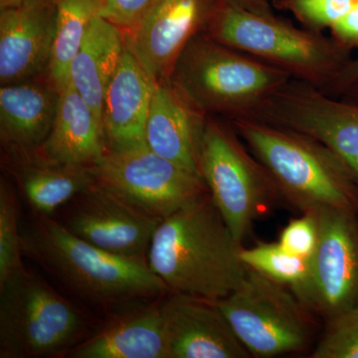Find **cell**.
<instances>
[{
    "instance_id": "6da1fadb",
    "label": "cell",
    "mask_w": 358,
    "mask_h": 358,
    "mask_svg": "<svg viewBox=\"0 0 358 358\" xmlns=\"http://www.w3.org/2000/svg\"><path fill=\"white\" fill-rule=\"evenodd\" d=\"M21 248L24 258L61 289L107 317L171 292L145 261L98 248L75 236L53 216L29 211L21 223Z\"/></svg>"
},
{
    "instance_id": "1f68e13d",
    "label": "cell",
    "mask_w": 358,
    "mask_h": 358,
    "mask_svg": "<svg viewBox=\"0 0 358 358\" xmlns=\"http://www.w3.org/2000/svg\"><path fill=\"white\" fill-rule=\"evenodd\" d=\"M222 1L258 15L275 16L272 3H271L272 0H222Z\"/></svg>"
},
{
    "instance_id": "4fadbf2b",
    "label": "cell",
    "mask_w": 358,
    "mask_h": 358,
    "mask_svg": "<svg viewBox=\"0 0 358 358\" xmlns=\"http://www.w3.org/2000/svg\"><path fill=\"white\" fill-rule=\"evenodd\" d=\"M160 307L169 358L252 357L214 301L169 292Z\"/></svg>"
},
{
    "instance_id": "4316f807",
    "label": "cell",
    "mask_w": 358,
    "mask_h": 358,
    "mask_svg": "<svg viewBox=\"0 0 358 358\" xmlns=\"http://www.w3.org/2000/svg\"><path fill=\"white\" fill-rule=\"evenodd\" d=\"M279 8L293 14L306 29L322 33L334 27L358 0H275Z\"/></svg>"
},
{
    "instance_id": "9a60e30c",
    "label": "cell",
    "mask_w": 358,
    "mask_h": 358,
    "mask_svg": "<svg viewBox=\"0 0 358 358\" xmlns=\"http://www.w3.org/2000/svg\"><path fill=\"white\" fill-rule=\"evenodd\" d=\"M57 0H23L0 9V82L28 81L48 73Z\"/></svg>"
},
{
    "instance_id": "8992f818",
    "label": "cell",
    "mask_w": 358,
    "mask_h": 358,
    "mask_svg": "<svg viewBox=\"0 0 358 358\" xmlns=\"http://www.w3.org/2000/svg\"><path fill=\"white\" fill-rule=\"evenodd\" d=\"M96 327L86 308L33 270L0 285V358L67 357Z\"/></svg>"
},
{
    "instance_id": "9c48e42d",
    "label": "cell",
    "mask_w": 358,
    "mask_h": 358,
    "mask_svg": "<svg viewBox=\"0 0 358 358\" xmlns=\"http://www.w3.org/2000/svg\"><path fill=\"white\" fill-rule=\"evenodd\" d=\"M95 167L98 181L141 210L162 219L209 192L199 176L160 157L147 143L106 150Z\"/></svg>"
},
{
    "instance_id": "e0dca14e",
    "label": "cell",
    "mask_w": 358,
    "mask_h": 358,
    "mask_svg": "<svg viewBox=\"0 0 358 358\" xmlns=\"http://www.w3.org/2000/svg\"><path fill=\"white\" fill-rule=\"evenodd\" d=\"M207 117L171 82L159 83L148 112L145 143L160 157L200 176V150Z\"/></svg>"
},
{
    "instance_id": "cb8c5ba5",
    "label": "cell",
    "mask_w": 358,
    "mask_h": 358,
    "mask_svg": "<svg viewBox=\"0 0 358 358\" xmlns=\"http://www.w3.org/2000/svg\"><path fill=\"white\" fill-rule=\"evenodd\" d=\"M240 257L247 267L291 289L303 305L310 285V260L289 253L278 242H259L251 248L242 247Z\"/></svg>"
},
{
    "instance_id": "8fae6325",
    "label": "cell",
    "mask_w": 358,
    "mask_h": 358,
    "mask_svg": "<svg viewBox=\"0 0 358 358\" xmlns=\"http://www.w3.org/2000/svg\"><path fill=\"white\" fill-rule=\"evenodd\" d=\"M317 211L319 245L303 305L327 322L358 305V213Z\"/></svg>"
},
{
    "instance_id": "ac0fdd59",
    "label": "cell",
    "mask_w": 358,
    "mask_h": 358,
    "mask_svg": "<svg viewBox=\"0 0 358 358\" xmlns=\"http://www.w3.org/2000/svg\"><path fill=\"white\" fill-rule=\"evenodd\" d=\"M126 43L110 80L103 108L107 150H126L145 143V124L157 85Z\"/></svg>"
},
{
    "instance_id": "44dd1931",
    "label": "cell",
    "mask_w": 358,
    "mask_h": 358,
    "mask_svg": "<svg viewBox=\"0 0 358 358\" xmlns=\"http://www.w3.org/2000/svg\"><path fill=\"white\" fill-rule=\"evenodd\" d=\"M106 150L102 124L69 82L60 89L53 126L37 152L50 162L95 164Z\"/></svg>"
},
{
    "instance_id": "277c9868",
    "label": "cell",
    "mask_w": 358,
    "mask_h": 358,
    "mask_svg": "<svg viewBox=\"0 0 358 358\" xmlns=\"http://www.w3.org/2000/svg\"><path fill=\"white\" fill-rule=\"evenodd\" d=\"M291 80L279 68L201 32L179 56L169 81L202 114L232 121L256 117Z\"/></svg>"
},
{
    "instance_id": "5bb4252c",
    "label": "cell",
    "mask_w": 358,
    "mask_h": 358,
    "mask_svg": "<svg viewBox=\"0 0 358 358\" xmlns=\"http://www.w3.org/2000/svg\"><path fill=\"white\" fill-rule=\"evenodd\" d=\"M281 126L324 143L341 157L358 183V103L305 83L289 87L278 109Z\"/></svg>"
},
{
    "instance_id": "3957f363",
    "label": "cell",
    "mask_w": 358,
    "mask_h": 358,
    "mask_svg": "<svg viewBox=\"0 0 358 358\" xmlns=\"http://www.w3.org/2000/svg\"><path fill=\"white\" fill-rule=\"evenodd\" d=\"M267 169L282 199L301 212L358 213V183L345 160L320 141L254 117L228 121Z\"/></svg>"
},
{
    "instance_id": "83f0119b",
    "label": "cell",
    "mask_w": 358,
    "mask_h": 358,
    "mask_svg": "<svg viewBox=\"0 0 358 358\" xmlns=\"http://www.w3.org/2000/svg\"><path fill=\"white\" fill-rule=\"evenodd\" d=\"M319 239V211L308 210L289 221L280 234L278 243L294 255L312 260Z\"/></svg>"
},
{
    "instance_id": "484cf974",
    "label": "cell",
    "mask_w": 358,
    "mask_h": 358,
    "mask_svg": "<svg viewBox=\"0 0 358 358\" xmlns=\"http://www.w3.org/2000/svg\"><path fill=\"white\" fill-rule=\"evenodd\" d=\"M312 358H358V305L327 320Z\"/></svg>"
},
{
    "instance_id": "e575fe53",
    "label": "cell",
    "mask_w": 358,
    "mask_h": 358,
    "mask_svg": "<svg viewBox=\"0 0 358 358\" xmlns=\"http://www.w3.org/2000/svg\"><path fill=\"white\" fill-rule=\"evenodd\" d=\"M273 2L275 1V0H272Z\"/></svg>"
},
{
    "instance_id": "30bf717a",
    "label": "cell",
    "mask_w": 358,
    "mask_h": 358,
    "mask_svg": "<svg viewBox=\"0 0 358 358\" xmlns=\"http://www.w3.org/2000/svg\"><path fill=\"white\" fill-rule=\"evenodd\" d=\"M59 222L88 243L148 262L152 237L164 219L150 215L96 181L58 211Z\"/></svg>"
},
{
    "instance_id": "ffe728a7",
    "label": "cell",
    "mask_w": 358,
    "mask_h": 358,
    "mask_svg": "<svg viewBox=\"0 0 358 358\" xmlns=\"http://www.w3.org/2000/svg\"><path fill=\"white\" fill-rule=\"evenodd\" d=\"M3 166L30 211L53 216L71 199L98 181L95 164L50 162L38 152L3 155Z\"/></svg>"
},
{
    "instance_id": "f1b7e54d",
    "label": "cell",
    "mask_w": 358,
    "mask_h": 358,
    "mask_svg": "<svg viewBox=\"0 0 358 358\" xmlns=\"http://www.w3.org/2000/svg\"><path fill=\"white\" fill-rule=\"evenodd\" d=\"M99 15L114 23L124 34L134 29L159 0H98Z\"/></svg>"
},
{
    "instance_id": "4dcf8cb0",
    "label": "cell",
    "mask_w": 358,
    "mask_h": 358,
    "mask_svg": "<svg viewBox=\"0 0 358 358\" xmlns=\"http://www.w3.org/2000/svg\"><path fill=\"white\" fill-rule=\"evenodd\" d=\"M358 84V58L352 59L341 70L326 94L329 96H343L348 90Z\"/></svg>"
},
{
    "instance_id": "d6a6232c",
    "label": "cell",
    "mask_w": 358,
    "mask_h": 358,
    "mask_svg": "<svg viewBox=\"0 0 358 358\" xmlns=\"http://www.w3.org/2000/svg\"><path fill=\"white\" fill-rule=\"evenodd\" d=\"M341 96L345 99V100L350 101V102L358 103V84L353 86L352 88L348 90V91Z\"/></svg>"
},
{
    "instance_id": "7402d4cb",
    "label": "cell",
    "mask_w": 358,
    "mask_h": 358,
    "mask_svg": "<svg viewBox=\"0 0 358 358\" xmlns=\"http://www.w3.org/2000/svg\"><path fill=\"white\" fill-rule=\"evenodd\" d=\"M126 49V34L96 15L70 67V82L103 127V99Z\"/></svg>"
},
{
    "instance_id": "f546056e",
    "label": "cell",
    "mask_w": 358,
    "mask_h": 358,
    "mask_svg": "<svg viewBox=\"0 0 358 358\" xmlns=\"http://www.w3.org/2000/svg\"><path fill=\"white\" fill-rule=\"evenodd\" d=\"M331 37L348 50L358 48V2L331 29Z\"/></svg>"
},
{
    "instance_id": "d6986e66",
    "label": "cell",
    "mask_w": 358,
    "mask_h": 358,
    "mask_svg": "<svg viewBox=\"0 0 358 358\" xmlns=\"http://www.w3.org/2000/svg\"><path fill=\"white\" fill-rule=\"evenodd\" d=\"M60 90L48 73L0 88V141L4 155L37 152L50 133Z\"/></svg>"
},
{
    "instance_id": "2e32d148",
    "label": "cell",
    "mask_w": 358,
    "mask_h": 358,
    "mask_svg": "<svg viewBox=\"0 0 358 358\" xmlns=\"http://www.w3.org/2000/svg\"><path fill=\"white\" fill-rule=\"evenodd\" d=\"M162 298L110 315L66 357L169 358Z\"/></svg>"
},
{
    "instance_id": "52a82bcc",
    "label": "cell",
    "mask_w": 358,
    "mask_h": 358,
    "mask_svg": "<svg viewBox=\"0 0 358 358\" xmlns=\"http://www.w3.org/2000/svg\"><path fill=\"white\" fill-rule=\"evenodd\" d=\"M199 173L233 236L243 243L281 194L229 122L207 117Z\"/></svg>"
},
{
    "instance_id": "7a4b0ae2",
    "label": "cell",
    "mask_w": 358,
    "mask_h": 358,
    "mask_svg": "<svg viewBox=\"0 0 358 358\" xmlns=\"http://www.w3.org/2000/svg\"><path fill=\"white\" fill-rule=\"evenodd\" d=\"M242 247L208 192L162 220L148 263L173 293L216 301L234 292L247 274Z\"/></svg>"
},
{
    "instance_id": "7c38bea8",
    "label": "cell",
    "mask_w": 358,
    "mask_h": 358,
    "mask_svg": "<svg viewBox=\"0 0 358 358\" xmlns=\"http://www.w3.org/2000/svg\"><path fill=\"white\" fill-rule=\"evenodd\" d=\"M219 0H159L126 43L157 83L169 82L176 61L193 37L204 32Z\"/></svg>"
},
{
    "instance_id": "5b68a950",
    "label": "cell",
    "mask_w": 358,
    "mask_h": 358,
    "mask_svg": "<svg viewBox=\"0 0 358 358\" xmlns=\"http://www.w3.org/2000/svg\"><path fill=\"white\" fill-rule=\"evenodd\" d=\"M208 36L288 73L292 79L326 93L352 60L350 50L333 37L294 27L219 0L205 29Z\"/></svg>"
},
{
    "instance_id": "836d02e7",
    "label": "cell",
    "mask_w": 358,
    "mask_h": 358,
    "mask_svg": "<svg viewBox=\"0 0 358 358\" xmlns=\"http://www.w3.org/2000/svg\"><path fill=\"white\" fill-rule=\"evenodd\" d=\"M21 1H23V0H0V9L15 6V4L20 3Z\"/></svg>"
},
{
    "instance_id": "d4e9b609",
    "label": "cell",
    "mask_w": 358,
    "mask_h": 358,
    "mask_svg": "<svg viewBox=\"0 0 358 358\" xmlns=\"http://www.w3.org/2000/svg\"><path fill=\"white\" fill-rule=\"evenodd\" d=\"M21 248V222L18 201L13 186L0 181V285L26 267Z\"/></svg>"
},
{
    "instance_id": "ba28073f",
    "label": "cell",
    "mask_w": 358,
    "mask_h": 358,
    "mask_svg": "<svg viewBox=\"0 0 358 358\" xmlns=\"http://www.w3.org/2000/svg\"><path fill=\"white\" fill-rule=\"evenodd\" d=\"M214 303L252 357L301 352L312 343L315 313L291 289L253 268L234 292Z\"/></svg>"
},
{
    "instance_id": "603a6c76",
    "label": "cell",
    "mask_w": 358,
    "mask_h": 358,
    "mask_svg": "<svg viewBox=\"0 0 358 358\" xmlns=\"http://www.w3.org/2000/svg\"><path fill=\"white\" fill-rule=\"evenodd\" d=\"M99 11L98 0H57L55 37L48 75L59 90L69 83L73 59Z\"/></svg>"
}]
</instances>
